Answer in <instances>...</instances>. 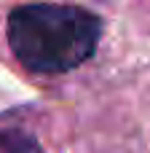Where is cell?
Masks as SVG:
<instances>
[{
	"mask_svg": "<svg viewBox=\"0 0 150 153\" xmlns=\"http://www.w3.org/2000/svg\"><path fill=\"white\" fill-rule=\"evenodd\" d=\"M0 153H43L38 140L24 129H3L0 132Z\"/></svg>",
	"mask_w": 150,
	"mask_h": 153,
	"instance_id": "obj_2",
	"label": "cell"
},
{
	"mask_svg": "<svg viewBox=\"0 0 150 153\" xmlns=\"http://www.w3.org/2000/svg\"><path fill=\"white\" fill-rule=\"evenodd\" d=\"M102 35V19L78 5L30 3L8 16V43L32 73H67L86 62Z\"/></svg>",
	"mask_w": 150,
	"mask_h": 153,
	"instance_id": "obj_1",
	"label": "cell"
}]
</instances>
